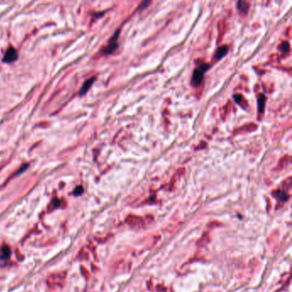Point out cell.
Returning a JSON list of instances; mask_svg holds the SVG:
<instances>
[{
    "mask_svg": "<svg viewBox=\"0 0 292 292\" xmlns=\"http://www.w3.org/2000/svg\"><path fill=\"white\" fill-rule=\"evenodd\" d=\"M210 69V65L208 64H200L198 68H196L194 72H193L192 79H191V84L194 87H198L199 85H200L201 81L203 80V76L204 73L206 71H208V69Z\"/></svg>",
    "mask_w": 292,
    "mask_h": 292,
    "instance_id": "cell-1",
    "label": "cell"
},
{
    "mask_svg": "<svg viewBox=\"0 0 292 292\" xmlns=\"http://www.w3.org/2000/svg\"><path fill=\"white\" fill-rule=\"evenodd\" d=\"M18 58V53H17V51L15 50V48H13V47H10L7 51H6V52L4 54V62L5 63H11V62L15 61L16 59Z\"/></svg>",
    "mask_w": 292,
    "mask_h": 292,
    "instance_id": "cell-3",
    "label": "cell"
},
{
    "mask_svg": "<svg viewBox=\"0 0 292 292\" xmlns=\"http://www.w3.org/2000/svg\"><path fill=\"white\" fill-rule=\"evenodd\" d=\"M233 99H234L235 101L236 102V104L241 105V102H242V97L241 94H234Z\"/></svg>",
    "mask_w": 292,
    "mask_h": 292,
    "instance_id": "cell-10",
    "label": "cell"
},
{
    "mask_svg": "<svg viewBox=\"0 0 292 292\" xmlns=\"http://www.w3.org/2000/svg\"><path fill=\"white\" fill-rule=\"evenodd\" d=\"M119 29L117 30V32H116L114 35L112 36V39L109 40L108 45L105 46V48L104 50L105 54H112L117 49V47L119 46V45H118V42H117V39H118V37H119Z\"/></svg>",
    "mask_w": 292,
    "mask_h": 292,
    "instance_id": "cell-2",
    "label": "cell"
},
{
    "mask_svg": "<svg viewBox=\"0 0 292 292\" xmlns=\"http://www.w3.org/2000/svg\"><path fill=\"white\" fill-rule=\"evenodd\" d=\"M279 50L281 51H283V52H288L289 51H290V44L287 41H285V42H283L281 44L280 46H279Z\"/></svg>",
    "mask_w": 292,
    "mask_h": 292,
    "instance_id": "cell-9",
    "label": "cell"
},
{
    "mask_svg": "<svg viewBox=\"0 0 292 292\" xmlns=\"http://www.w3.org/2000/svg\"><path fill=\"white\" fill-rule=\"evenodd\" d=\"M265 96L264 94H261L258 98V110L260 113H262L264 112L265 109Z\"/></svg>",
    "mask_w": 292,
    "mask_h": 292,
    "instance_id": "cell-6",
    "label": "cell"
},
{
    "mask_svg": "<svg viewBox=\"0 0 292 292\" xmlns=\"http://www.w3.org/2000/svg\"><path fill=\"white\" fill-rule=\"evenodd\" d=\"M82 192H83V188H82V187H81V186H78V187L75 189L74 194H75V195H81Z\"/></svg>",
    "mask_w": 292,
    "mask_h": 292,
    "instance_id": "cell-11",
    "label": "cell"
},
{
    "mask_svg": "<svg viewBox=\"0 0 292 292\" xmlns=\"http://www.w3.org/2000/svg\"><path fill=\"white\" fill-rule=\"evenodd\" d=\"M95 80H96V77L93 76V77H92V78L88 79V81H85L84 84H83V86L81 87V90H80V95H84L85 93L88 91L89 88H90V87L92 86L93 83L94 82Z\"/></svg>",
    "mask_w": 292,
    "mask_h": 292,
    "instance_id": "cell-4",
    "label": "cell"
},
{
    "mask_svg": "<svg viewBox=\"0 0 292 292\" xmlns=\"http://www.w3.org/2000/svg\"><path fill=\"white\" fill-rule=\"evenodd\" d=\"M249 4H248L247 2L239 1L238 3H237V9H238L241 12L246 13V12L249 10Z\"/></svg>",
    "mask_w": 292,
    "mask_h": 292,
    "instance_id": "cell-7",
    "label": "cell"
},
{
    "mask_svg": "<svg viewBox=\"0 0 292 292\" xmlns=\"http://www.w3.org/2000/svg\"><path fill=\"white\" fill-rule=\"evenodd\" d=\"M228 46H222L219 47V49L217 50L215 53V58L217 60H219V59H221L222 58H224L226 53L228 52Z\"/></svg>",
    "mask_w": 292,
    "mask_h": 292,
    "instance_id": "cell-5",
    "label": "cell"
},
{
    "mask_svg": "<svg viewBox=\"0 0 292 292\" xmlns=\"http://www.w3.org/2000/svg\"><path fill=\"white\" fill-rule=\"evenodd\" d=\"M278 195H280V197L282 200H287V198H288V195H287L286 194H284V193L278 192Z\"/></svg>",
    "mask_w": 292,
    "mask_h": 292,
    "instance_id": "cell-12",
    "label": "cell"
},
{
    "mask_svg": "<svg viewBox=\"0 0 292 292\" xmlns=\"http://www.w3.org/2000/svg\"><path fill=\"white\" fill-rule=\"evenodd\" d=\"M10 250L9 249V247L4 246V248L2 249V255H1L2 259H7L10 257Z\"/></svg>",
    "mask_w": 292,
    "mask_h": 292,
    "instance_id": "cell-8",
    "label": "cell"
}]
</instances>
